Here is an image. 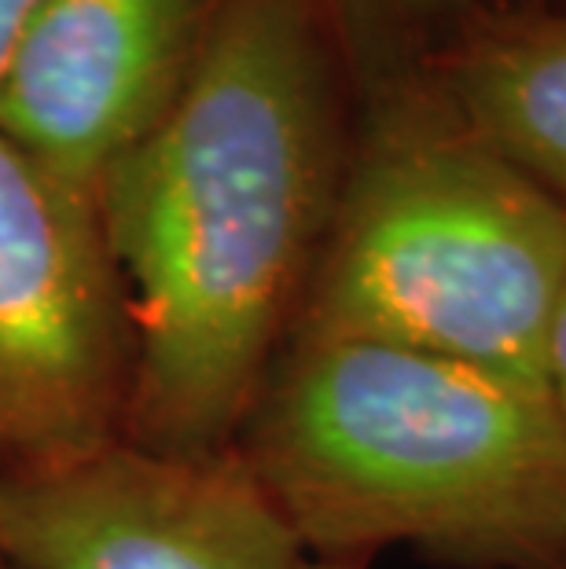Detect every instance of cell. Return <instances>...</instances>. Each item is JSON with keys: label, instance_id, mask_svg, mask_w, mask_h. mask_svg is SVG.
I'll use <instances>...</instances> for the list:
<instances>
[{"label": "cell", "instance_id": "1", "mask_svg": "<svg viewBox=\"0 0 566 569\" xmlns=\"http://www.w3.org/2000/svg\"><path fill=\"white\" fill-rule=\"evenodd\" d=\"M339 63L320 0H225L173 103L96 180L132 338L129 441L236 445L342 191Z\"/></svg>", "mask_w": 566, "mask_h": 569}, {"label": "cell", "instance_id": "2", "mask_svg": "<svg viewBox=\"0 0 566 569\" xmlns=\"http://www.w3.org/2000/svg\"><path fill=\"white\" fill-rule=\"evenodd\" d=\"M232 448L309 559L413 548L456 569H566V427L534 382L291 335Z\"/></svg>", "mask_w": 566, "mask_h": 569}, {"label": "cell", "instance_id": "3", "mask_svg": "<svg viewBox=\"0 0 566 569\" xmlns=\"http://www.w3.org/2000/svg\"><path fill=\"white\" fill-rule=\"evenodd\" d=\"M563 280L566 206L435 78L405 74L371 89L291 335L371 338L540 386Z\"/></svg>", "mask_w": 566, "mask_h": 569}, {"label": "cell", "instance_id": "4", "mask_svg": "<svg viewBox=\"0 0 566 569\" xmlns=\"http://www.w3.org/2000/svg\"><path fill=\"white\" fill-rule=\"evenodd\" d=\"M129 379L96 196L0 129V478L126 438Z\"/></svg>", "mask_w": 566, "mask_h": 569}, {"label": "cell", "instance_id": "5", "mask_svg": "<svg viewBox=\"0 0 566 569\" xmlns=\"http://www.w3.org/2000/svg\"><path fill=\"white\" fill-rule=\"evenodd\" d=\"M16 569H302L306 548L236 448L177 456L115 438L0 478Z\"/></svg>", "mask_w": 566, "mask_h": 569}, {"label": "cell", "instance_id": "6", "mask_svg": "<svg viewBox=\"0 0 566 569\" xmlns=\"http://www.w3.org/2000/svg\"><path fill=\"white\" fill-rule=\"evenodd\" d=\"M225 0H48L0 81V129L81 188L162 118Z\"/></svg>", "mask_w": 566, "mask_h": 569}, {"label": "cell", "instance_id": "7", "mask_svg": "<svg viewBox=\"0 0 566 569\" xmlns=\"http://www.w3.org/2000/svg\"><path fill=\"white\" fill-rule=\"evenodd\" d=\"M435 81L478 137L566 206V22L464 41Z\"/></svg>", "mask_w": 566, "mask_h": 569}, {"label": "cell", "instance_id": "8", "mask_svg": "<svg viewBox=\"0 0 566 569\" xmlns=\"http://www.w3.org/2000/svg\"><path fill=\"white\" fill-rule=\"evenodd\" d=\"M471 0H320L342 59L371 89L408 74L419 48L464 19Z\"/></svg>", "mask_w": 566, "mask_h": 569}, {"label": "cell", "instance_id": "9", "mask_svg": "<svg viewBox=\"0 0 566 569\" xmlns=\"http://www.w3.org/2000/svg\"><path fill=\"white\" fill-rule=\"evenodd\" d=\"M540 386H545L548 405L556 408L559 422L566 427V280L552 309L548 338H545V365H540Z\"/></svg>", "mask_w": 566, "mask_h": 569}, {"label": "cell", "instance_id": "10", "mask_svg": "<svg viewBox=\"0 0 566 569\" xmlns=\"http://www.w3.org/2000/svg\"><path fill=\"white\" fill-rule=\"evenodd\" d=\"M48 0H0V81Z\"/></svg>", "mask_w": 566, "mask_h": 569}, {"label": "cell", "instance_id": "11", "mask_svg": "<svg viewBox=\"0 0 566 569\" xmlns=\"http://www.w3.org/2000/svg\"><path fill=\"white\" fill-rule=\"evenodd\" d=\"M302 569H365V566H354V562H328V559H306Z\"/></svg>", "mask_w": 566, "mask_h": 569}, {"label": "cell", "instance_id": "12", "mask_svg": "<svg viewBox=\"0 0 566 569\" xmlns=\"http://www.w3.org/2000/svg\"><path fill=\"white\" fill-rule=\"evenodd\" d=\"M0 569H16V566H11L8 555H4V548H0Z\"/></svg>", "mask_w": 566, "mask_h": 569}]
</instances>
